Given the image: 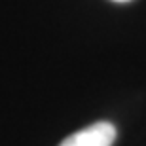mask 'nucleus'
I'll return each mask as SVG.
<instances>
[{
  "label": "nucleus",
  "mask_w": 146,
  "mask_h": 146,
  "mask_svg": "<svg viewBox=\"0 0 146 146\" xmlns=\"http://www.w3.org/2000/svg\"><path fill=\"white\" fill-rule=\"evenodd\" d=\"M112 2H131V0H112Z\"/></svg>",
  "instance_id": "f03ea898"
},
{
  "label": "nucleus",
  "mask_w": 146,
  "mask_h": 146,
  "mask_svg": "<svg viewBox=\"0 0 146 146\" xmlns=\"http://www.w3.org/2000/svg\"><path fill=\"white\" fill-rule=\"evenodd\" d=\"M116 135V127L110 121H97L68 135L59 146H112Z\"/></svg>",
  "instance_id": "f257e3e1"
}]
</instances>
